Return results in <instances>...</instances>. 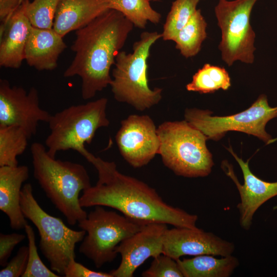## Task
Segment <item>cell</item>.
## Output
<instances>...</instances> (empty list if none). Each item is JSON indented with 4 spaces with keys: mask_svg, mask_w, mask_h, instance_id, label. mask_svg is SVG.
<instances>
[{
    "mask_svg": "<svg viewBox=\"0 0 277 277\" xmlns=\"http://www.w3.org/2000/svg\"><path fill=\"white\" fill-rule=\"evenodd\" d=\"M84 157L97 171L96 184L83 191V208L102 206L117 210L138 222L162 223L177 227L197 228L198 216L165 202L156 191L135 177L124 174L114 162L88 152Z\"/></svg>",
    "mask_w": 277,
    "mask_h": 277,
    "instance_id": "cell-1",
    "label": "cell"
},
{
    "mask_svg": "<svg viewBox=\"0 0 277 277\" xmlns=\"http://www.w3.org/2000/svg\"><path fill=\"white\" fill-rule=\"evenodd\" d=\"M133 26L122 13L109 9L75 31L76 37L71 46L75 56L63 75L81 77L84 100L93 97L110 85L111 67Z\"/></svg>",
    "mask_w": 277,
    "mask_h": 277,
    "instance_id": "cell-2",
    "label": "cell"
},
{
    "mask_svg": "<svg viewBox=\"0 0 277 277\" xmlns=\"http://www.w3.org/2000/svg\"><path fill=\"white\" fill-rule=\"evenodd\" d=\"M30 150L34 177L68 224L74 225L86 218L88 214L80 205V194L92 185L85 167L56 160L39 142L32 144Z\"/></svg>",
    "mask_w": 277,
    "mask_h": 277,
    "instance_id": "cell-3",
    "label": "cell"
},
{
    "mask_svg": "<svg viewBox=\"0 0 277 277\" xmlns=\"http://www.w3.org/2000/svg\"><path fill=\"white\" fill-rule=\"evenodd\" d=\"M157 32L145 31L133 45L132 53L120 51L115 58L110 85L114 98L142 111L157 104L163 89H151L147 76V60L151 46L160 38Z\"/></svg>",
    "mask_w": 277,
    "mask_h": 277,
    "instance_id": "cell-4",
    "label": "cell"
},
{
    "mask_svg": "<svg viewBox=\"0 0 277 277\" xmlns=\"http://www.w3.org/2000/svg\"><path fill=\"white\" fill-rule=\"evenodd\" d=\"M160 140L159 154L164 165L176 175L204 177L214 165L207 148V137L185 121L164 122L157 128Z\"/></svg>",
    "mask_w": 277,
    "mask_h": 277,
    "instance_id": "cell-5",
    "label": "cell"
},
{
    "mask_svg": "<svg viewBox=\"0 0 277 277\" xmlns=\"http://www.w3.org/2000/svg\"><path fill=\"white\" fill-rule=\"evenodd\" d=\"M108 100L102 97L86 104L70 106L53 115L48 123L50 133L45 140L48 154L55 158L59 151L72 149L85 156L100 128L110 124L106 109Z\"/></svg>",
    "mask_w": 277,
    "mask_h": 277,
    "instance_id": "cell-6",
    "label": "cell"
},
{
    "mask_svg": "<svg viewBox=\"0 0 277 277\" xmlns=\"http://www.w3.org/2000/svg\"><path fill=\"white\" fill-rule=\"evenodd\" d=\"M20 202L24 215L38 230L39 247L51 269L64 275L70 262L75 259L76 244L82 241L86 232L82 229H72L61 219L46 212L34 198L30 183L23 186Z\"/></svg>",
    "mask_w": 277,
    "mask_h": 277,
    "instance_id": "cell-7",
    "label": "cell"
},
{
    "mask_svg": "<svg viewBox=\"0 0 277 277\" xmlns=\"http://www.w3.org/2000/svg\"><path fill=\"white\" fill-rule=\"evenodd\" d=\"M146 224L95 206L86 218L78 223V227L86 232L78 251L100 268L114 261L118 245Z\"/></svg>",
    "mask_w": 277,
    "mask_h": 277,
    "instance_id": "cell-8",
    "label": "cell"
},
{
    "mask_svg": "<svg viewBox=\"0 0 277 277\" xmlns=\"http://www.w3.org/2000/svg\"><path fill=\"white\" fill-rule=\"evenodd\" d=\"M208 110L187 109L185 120L202 132L208 140L218 141L228 131H235L255 136L268 145L274 139L265 130L267 123L277 117V107L269 106L266 95L261 94L248 109L227 116H212Z\"/></svg>",
    "mask_w": 277,
    "mask_h": 277,
    "instance_id": "cell-9",
    "label": "cell"
},
{
    "mask_svg": "<svg viewBox=\"0 0 277 277\" xmlns=\"http://www.w3.org/2000/svg\"><path fill=\"white\" fill-rule=\"evenodd\" d=\"M258 0H219L214 8L221 31L219 45L222 60L228 66L238 61H254L255 34L250 24L252 8Z\"/></svg>",
    "mask_w": 277,
    "mask_h": 277,
    "instance_id": "cell-10",
    "label": "cell"
},
{
    "mask_svg": "<svg viewBox=\"0 0 277 277\" xmlns=\"http://www.w3.org/2000/svg\"><path fill=\"white\" fill-rule=\"evenodd\" d=\"M51 115L41 108L35 87L27 92L22 87L11 86L7 80H0V126L20 127L30 138L36 134L38 123H48Z\"/></svg>",
    "mask_w": 277,
    "mask_h": 277,
    "instance_id": "cell-11",
    "label": "cell"
},
{
    "mask_svg": "<svg viewBox=\"0 0 277 277\" xmlns=\"http://www.w3.org/2000/svg\"><path fill=\"white\" fill-rule=\"evenodd\" d=\"M115 141L122 156L135 168L147 165L159 153L157 128L147 115L131 114L122 121Z\"/></svg>",
    "mask_w": 277,
    "mask_h": 277,
    "instance_id": "cell-12",
    "label": "cell"
},
{
    "mask_svg": "<svg viewBox=\"0 0 277 277\" xmlns=\"http://www.w3.org/2000/svg\"><path fill=\"white\" fill-rule=\"evenodd\" d=\"M167 224L147 223L138 231L125 239L117 247L121 254L118 267L109 273L112 277H132L135 270L145 261L163 253L165 234Z\"/></svg>",
    "mask_w": 277,
    "mask_h": 277,
    "instance_id": "cell-13",
    "label": "cell"
},
{
    "mask_svg": "<svg viewBox=\"0 0 277 277\" xmlns=\"http://www.w3.org/2000/svg\"><path fill=\"white\" fill-rule=\"evenodd\" d=\"M235 249L233 243L199 228L167 229L163 243V253L175 260L184 255L203 254L226 256Z\"/></svg>",
    "mask_w": 277,
    "mask_h": 277,
    "instance_id": "cell-14",
    "label": "cell"
},
{
    "mask_svg": "<svg viewBox=\"0 0 277 277\" xmlns=\"http://www.w3.org/2000/svg\"><path fill=\"white\" fill-rule=\"evenodd\" d=\"M239 164L243 175L244 183L241 184L237 179L232 167L224 161L222 167L225 173L235 184L240 196L237 205L240 213V224L245 230L250 229L256 210L265 202L277 195V182H268L260 179L253 174L249 166V161L244 162L230 147L227 148Z\"/></svg>",
    "mask_w": 277,
    "mask_h": 277,
    "instance_id": "cell-15",
    "label": "cell"
},
{
    "mask_svg": "<svg viewBox=\"0 0 277 277\" xmlns=\"http://www.w3.org/2000/svg\"><path fill=\"white\" fill-rule=\"evenodd\" d=\"M31 25L25 11V2L0 26V66L18 69L25 60V49Z\"/></svg>",
    "mask_w": 277,
    "mask_h": 277,
    "instance_id": "cell-16",
    "label": "cell"
},
{
    "mask_svg": "<svg viewBox=\"0 0 277 277\" xmlns=\"http://www.w3.org/2000/svg\"><path fill=\"white\" fill-rule=\"evenodd\" d=\"M63 38L53 28L32 26L25 49L27 64L38 71L55 69L60 54L67 48Z\"/></svg>",
    "mask_w": 277,
    "mask_h": 277,
    "instance_id": "cell-17",
    "label": "cell"
},
{
    "mask_svg": "<svg viewBox=\"0 0 277 277\" xmlns=\"http://www.w3.org/2000/svg\"><path fill=\"white\" fill-rule=\"evenodd\" d=\"M28 177L27 166H0V210L7 215L13 229H24L28 224L20 199L23 184Z\"/></svg>",
    "mask_w": 277,
    "mask_h": 277,
    "instance_id": "cell-18",
    "label": "cell"
},
{
    "mask_svg": "<svg viewBox=\"0 0 277 277\" xmlns=\"http://www.w3.org/2000/svg\"><path fill=\"white\" fill-rule=\"evenodd\" d=\"M109 9L108 0H59L53 29L64 37L86 26Z\"/></svg>",
    "mask_w": 277,
    "mask_h": 277,
    "instance_id": "cell-19",
    "label": "cell"
},
{
    "mask_svg": "<svg viewBox=\"0 0 277 277\" xmlns=\"http://www.w3.org/2000/svg\"><path fill=\"white\" fill-rule=\"evenodd\" d=\"M176 261L184 277H229L239 265L232 255L216 258L203 254Z\"/></svg>",
    "mask_w": 277,
    "mask_h": 277,
    "instance_id": "cell-20",
    "label": "cell"
},
{
    "mask_svg": "<svg viewBox=\"0 0 277 277\" xmlns=\"http://www.w3.org/2000/svg\"><path fill=\"white\" fill-rule=\"evenodd\" d=\"M207 24L201 10L197 9L186 25L177 33L172 41L175 48L186 58L196 55L207 37Z\"/></svg>",
    "mask_w": 277,
    "mask_h": 277,
    "instance_id": "cell-21",
    "label": "cell"
},
{
    "mask_svg": "<svg viewBox=\"0 0 277 277\" xmlns=\"http://www.w3.org/2000/svg\"><path fill=\"white\" fill-rule=\"evenodd\" d=\"M29 139L20 127L0 126V166H18L17 157L25 152Z\"/></svg>",
    "mask_w": 277,
    "mask_h": 277,
    "instance_id": "cell-22",
    "label": "cell"
},
{
    "mask_svg": "<svg viewBox=\"0 0 277 277\" xmlns=\"http://www.w3.org/2000/svg\"><path fill=\"white\" fill-rule=\"evenodd\" d=\"M230 86L231 78L227 71L224 67L207 63L195 73L186 88L188 91L210 93L219 89L227 90Z\"/></svg>",
    "mask_w": 277,
    "mask_h": 277,
    "instance_id": "cell-23",
    "label": "cell"
},
{
    "mask_svg": "<svg viewBox=\"0 0 277 277\" xmlns=\"http://www.w3.org/2000/svg\"><path fill=\"white\" fill-rule=\"evenodd\" d=\"M110 9L122 13L134 26L145 29L148 22L158 24L161 15L151 6L149 0H108Z\"/></svg>",
    "mask_w": 277,
    "mask_h": 277,
    "instance_id": "cell-24",
    "label": "cell"
},
{
    "mask_svg": "<svg viewBox=\"0 0 277 277\" xmlns=\"http://www.w3.org/2000/svg\"><path fill=\"white\" fill-rule=\"evenodd\" d=\"M200 0H175L164 24L162 37L172 41L177 33L190 21L197 10Z\"/></svg>",
    "mask_w": 277,
    "mask_h": 277,
    "instance_id": "cell-25",
    "label": "cell"
},
{
    "mask_svg": "<svg viewBox=\"0 0 277 277\" xmlns=\"http://www.w3.org/2000/svg\"><path fill=\"white\" fill-rule=\"evenodd\" d=\"M25 11L33 27L53 28L59 0H24Z\"/></svg>",
    "mask_w": 277,
    "mask_h": 277,
    "instance_id": "cell-26",
    "label": "cell"
},
{
    "mask_svg": "<svg viewBox=\"0 0 277 277\" xmlns=\"http://www.w3.org/2000/svg\"><path fill=\"white\" fill-rule=\"evenodd\" d=\"M28 241L29 255L27 268L22 277H58L43 263L38 254L35 236L32 227L27 224L25 228Z\"/></svg>",
    "mask_w": 277,
    "mask_h": 277,
    "instance_id": "cell-27",
    "label": "cell"
},
{
    "mask_svg": "<svg viewBox=\"0 0 277 277\" xmlns=\"http://www.w3.org/2000/svg\"><path fill=\"white\" fill-rule=\"evenodd\" d=\"M143 277H184L176 260L161 254L153 258L149 268L142 273Z\"/></svg>",
    "mask_w": 277,
    "mask_h": 277,
    "instance_id": "cell-28",
    "label": "cell"
},
{
    "mask_svg": "<svg viewBox=\"0 0 277 277\" xmlns=\"http://www.w3.org/2000/svg\"><path fill=\"white\" fill-rule=\"evenodd\" d=\"M28 255V246L21 247L16 255L0 271V276H22L27 268Z\"/></svg>",
    "mask_w": 277,
    "mask_h": 277,
    "instance_id": "cell-29",
    "label": "cell"
},
{
    "mask_svg": "<svg viewBox=\"0 0 277 277\" xmlns=\"http://www.w3.org/2000/svg\"><path fill=\"white\" fill-rule=\"evenodd\" d=\"M26 238L23 234H0V265L4 267L8 263L14 247Z\"/></svg>",
    "mask_w": 277,
    "mask_h": 277,
    "instance_id": "cell-30",
    "label": "cell"
},
{
    "mask_svg": "<svg viewBox=\"0 0 277 277\" xmlns=\"http://www.w3.org/2000/svg\"><path fill=\"white\" fill-rule=\"evenodd\" d=\"M64 276L66 277H112L110 273L92 270L75 259L71 260L65 269Z\"/></svg>",
    "mask_w": 277,
    "mask_h": 277,
    "instance_id": "cell-31",
    "label": "cell"
},
{
    "mask_svg": "<svg viewBox=\"0 0 277 277\" xmlns=\"http://www.w3.org/2000/svg\"><path fill=\"white\" fill-rule=\"evenodd\" d=\"M23 0H0L1 24L5 23Z\"/></svg>",
    "mask_w": 277,
    "mask_h": 277,
    "instance_id": "cell-32",
    "label": "cell"
},
{
    "mask_svg": "<svg viewBox=\"0 0 277 277\" xmlns=\"http://www.w3.org/2000/svg\"><path fill=\"white\" fill-rule=\"evenodd\" d=\"M149 1H155V0H149Z\"/></svg>",
    "mask_w": 277,
    "mask_h": 277,
    "instance_id": "cell-33",
    "label": "cell"
}]
</instances>
